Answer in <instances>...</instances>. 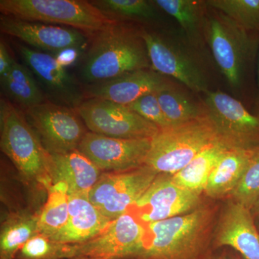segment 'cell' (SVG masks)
<instances>
[{"mask_svg":"<svg viewBox=\"0 0 259 259\" xmlns=\"http://www.w3.org/2000/svg\"><path fill=\"white\" fill-rule=\"evenodd\" d=\"M39 212L20 209L8 213L1 224L0 259H15L22 247L39 233Z\"/></svg>","mask_w":259,"mask_h":259,"instance_id":"7402d4cb","label":"cell"},{"mask_svg":"<svg viewBox=\"0 0 259 259\" xmlns=\"http://www.w3.org/2000/svg\"><path fill=\"white\" fill-rule=\"evenodd\" d=\"M258 69H257V79H258V101H257V107H258V112L257 115H259V49L258 54Z\"/></svg>","mask_w":259,"mask_h":259,"instance_id":"8d00e7d4","label":"cell"},{"mask_svg":"<svg viewBox=\"0 0 259 259\" xmlns=\"http://www.w3.org/2000/svg\"><path fill=\"white\" fill-rule=\"evenodd\" d=\"M146 232V225L131 213H125L90 241L74 245L75 257L120 259L133 256L141 250Z\"/></svg>","mask_w":259,"mask_h":259,"instance_id":"7c38bea8","label":"cell"},{"mask_svg":"<svg viewBox=\"0 0 259 259\" xmlns=\"http://www.w3.org/2000/svg\"><path fill=\"white\" fill-rule=\"evenodd\" d=\"M14 61L10 56L5 42L2 40L0 42V77L9 72Z\"/></svg>","mask_w":259,"mask_h":259,"instance_id":"d6a6232c","label":"cell"},{"mask_svg":"<svg viewBox=\"0 0 259 259\" xmlns=\"http://www.w3.org/2000/svg\"><path fill=\"white\" fill-rule=\"evenodd\" d=\"M229 259H245L241 256L239 253H234V252H229Z\"/></svg>","mask_w":259,"mask_h":259,"instance_id":"74e56055","label":"cell"},{"mask_svg":"<svg viewBox=\"0 0 259 259\" xmlns=\"http://www.w3.org/2000/svg\"><path fill=\"white\" fill-rule=\"evenodd\" d=\"M216 250L231 248L245 259H259V231L250 209L231 199L221 205L214 231Z\"/></svg>","mask_w":259,"mask_h":259,"instance_id":"9a60e30c","label":"cell"},{"mask_svg":"<svg viewBox=\"0 0 259 259\" xmlns=\"http://www.w3.org/2000/svg\"><path fill=\"white\" fill-rule=\"evenodd\" d=\"M29 123L50 154L78 149L88 132L76 108L46 101L25 110Z\"/></svg>","mask_w":259,"mask_h":259,"instance_id":"ba28073f","label":"cell"},{"mask_svg":"<svg viewBox=\"0 0 259 259\" xmlns=\"http://www.w3.org/2000/svg\"><path fill=\"white\" fill-rule=\"evenodd\" d=\"M204 194L182 188L173 175L158 174L148 190L127 212L144 224L182 215L198 208L207 200Z\"/></svg>","mask_w":259,"mask_h":259,"instance_id":"8fae6325","label":"cell"},{"mask_svg":"<svg viewBox=\"0 0 259 259\" xmlns=\"http://www.w3.org/2000/svg\"><path fill=\"white\" fill-rule=\"evenodd\" d=\"M18 50L26 66L55 99L56 104L76 108L86 99L84 91L55 56L23 45H19Z\"/></svg>","mask_w":259,"mask_h":259,"instance_id":"e0dca14e","label":"cell"},{"mask_svg":"<svg viewBox=\"0 0 259 259\" xmlns=\"http://www.w3.org/2000/svg\"><path fill=\"white\" fill-rule=\"evenodd\" d=\"M74 257V245L59 243L39 233L22 247L15 259H71Z\"/></svg>","mask_w":259,"mask_h":259,"instance_id":"83f0119b","label":"cell"},{"mask_svg":"<svg viewBox=\"0 0 259 259\" xmlns=\"http://www.w3.org/2000/svg\"><path fill=\"white\" fill-rule=\"evenodd\" d=\"M151 66L141 32L116 22L93 35L81 68L83 79L91 84L117 79Z\"/></svg>","mask_w":259,"mask_h":259,"instance_id":"7a4b0ae2","label":"cell"},{"mask_svg":"<svg viewBox=\"0 0 259 259\" xmlns=\"http://www.w3.org/2000/svg\"><path fill=\"white\" fill-rule=\"evenodd\" d=\"M250 212H251L255 223H256V224H258L259 223V199L258 202L253 206V208L250 209Z\"/></svg>","mask_w":259,"mask_h":259,"instance_id":"d590c367","label":"cell"},{"mask_svg":"<svg viewBox=\"0 0 259 259\" xmlns=\"http://www.w3.org/2000/svg\"><path fill=\"white\" fill-rule=\"evenodd\" d=\"M80 49L70 48L56 53V59L64 67L74 64L79 56Z\"/></svg>","mask_w":259,"mask_h":259,"instance_id":"836d02e7","label":"cell"},{"mask_svg":"<svg viewBox=\"0 0 259 259\" xmlns=\"http://www.w3.org/2000/svg\"><path fill=\"white\" fill-rule=\"evenodd\" d=\"M71 259H102V258H90V257H85V256H76V257H74V258H72Z\"/></svg>","mask_w":259,"mask_h":259,"instance_id":"f35d334b","label":"cell"},{"mask_svg":"<svg viewBox=\"0 0 259 259\" xmlns=\"http://www.w3.org/2000/svg\"><path fill=\"white\" fill-rule=\"evenodd\" d=\"M3 90L24 111L45 101L31 70L14 61L9 72L0 77Z\"/></svg>","mask_w":259,"mask_h":259,"instance_id":"cb8c5ba5","label":"cell"},{"mask_svg":"<svg viewBox=\"0 0 259 259\" xmlns=\"http://www.w3.org/2000/svg\"><path fill=\"white\" fill-rule=\"evenodd\" d=\"M87 128L94 134L120 139H153L159 127L126 105L100 99H85L76 107Z\"/></svg>","mask_w":259,"mask_h":259,"instance_id":"30bf717a","label":"cell"},{"mask_svg":"<svg viewBox=\"0 0 259 259\" xmlns=\"http://www.w3.org/2000/svg\"><path fill=\"white\" fill-rule=\"evenodd\" d=\"M153 3L167 14L176 19L188 35H195L199 22V10L197 2L192 0H156Z\"/></svg>","mask_w":259,"mask_h":259,"instance_id":"f546056e","label":"cell"},{"mask_svg":"<svg viewBox=\"0 0 259 259\" xmlns=\"http://www.w3.org/2000/svg\"><path fill=\"white\" fill-rule=\"evenodd\" d=\"M127 106L146 120L158 126L160 129L171 126L163 114L156 93L148 94L140 97Z\"/></svg>","mask_w":259,"mask_h":259,"instance_id":"1f68e13d","label":"cell"},{"mask_svg":"<svg viewBox=\"0 0 259 259\" xmlns=\"http://www.w3.org/2000/svg\"><path fill=\"white\" fill-rule=\"evenodd\" d=\"M257 228H258V230L259 231V223H258V224H257Z\"/></svg>","mask_w":259,"mask_h":259,"instance_id":"ab89813d","label":"cell"},{"mask_svg":"<svg viewBox=\"0 0 259 259\" xmlns=\"http://www.w3.org/2000/svg\"><path fill=\"white\" fill-rule=\"evenodd\" d=\"M1 150L13 162L27 185L48 192L53 185L49 153L35 131L11 102L1 100Z\"/></svg>","mask_w":259,"mask_h":259,"instance_id":"3957f363","label":"cell"},{"mask_svg":"<svg viewBox=\"0 0 259 259\" xmlns=\"http://www.w3.org/2000/svg\"><path fill=\"white\" fill-rule=\"evenodd\" d=\"M158 174L144 165L127 171L102 172L88 197L110 221L127 212Z\"/></svg>","mask_w":259,"mask_h":259,"instance_id":"9c48e42d","label":"cell"},{"mask_svg":"<svg viewBox=\"0 0 259 259\" xmlns=\"http://www.w3.org/2000/svg\"><path fill=\"white\" fill-rule=\"evenodd\" d=\"M227 150L218 142L210 145L201 151L187 166L174 175V181L182 188L204 194L209 176Z\"/></svg>","mask_w":259,"mask_h":259,"instance_id":"603a6c76","label":"cell"},{"mask_svg":"<svg viewBox=\"0 0 259 259\" xmlns=\"http://www.w3.org/2000/svg\"><path fill=\"white\" fill-rule=\"evenodd\" d=\"M120 259H133V258H120Z\"/></svg>","mask_w":259,"mask_h":259,"instance_id":"60d3db41","label":"cell"},{"mask_svg":"<svg viewBox=\"0 0 259 259\" xmlns=\"http://www.w3.org/2000/svg\"><path fill=\"white\" fill-rule=\"evenodd\" d=\"M110 222L92 203L88 196H69L67 223L51 238L65 244H81L97 236Z\"/></svg>","mask_w":259,"mask_h":259,"instance_id":"ffe728a7","label":"cell"},{"mask_svg":"<svg viewBox=\"0 0 259 259\" xmlns=\"http://www.w3.org/2000/svg\"><path fill=\"white\" fill-rule=\"evenodd\" d=\"M151 140L114 139L88 131L78 149L102 172L127 171L145 165Z\"/></svg>","mask_w":259,"mask_h":259,"instance_id":"4fadbf2b","label":"cell"},{"mask_svg":"<svg viewBox=\"0 0 259 259\" xmlns=\"http://www.w3.org/2000/svg\"><path fill=\"white\" fill-rule=\"evenodd\" d=\"M259 155V148L228 149L214 167L204 191L212 200L229 198L250 163Z\"/></svg>","mask_w":259,"mask_h":259,"instance_id":"44dd1931","label":"cell"},{"mask_svg":"<svg viewBox=\"0 0 259 259\" xmlns=\"http://www.w3.org/2000/svg\"><path fill=\"white\" fill-rule=\"evenodd\" d=\"M216 11L205 22L207 42L221 72L230 84L238 88L259 42L234 20Z\"/></svg>","mask_w":259,"mask_h":259,"instance_id":"8992f818","label":"cell"},{"mask_svg":"<svg viewBox=\"0 0 259 259\" xmlns=\"http://www.w3.org/2000/svg\"><path fill=\"white\" fill-rule=\"evenodd\" d=\"M203 109L218 142L227 149L259 148V115L248 111L241 102L223 92L207 91Z\"/></svg>","mask_w":259,"mask_h":259,"instance_id":"52a82bcc","label":"cell"},{"mask_svg":"<svg viewBox=\"0 0 259 259\" xmlns=\"http://www.w3.org/2000/svg\"><path fill=\"white\" fill-rule=\"evenodd\" d=\"M218 250H219L214 253L210 259H229V251L226 248H221L220 251Z\"/></svg>","mask_w":259,"mask_h":259,"instance_id":"e575fe53","label":"cell"},{"mask_svg":"<svg viewBox=\"0 0 259 259\" xmlns=\"http://www.w3.org/2000/svg\"><path fill=\"white\" fill-rule=\"evenodd\" d=\"M217 142L214 126L204 112L194 120L160 129L151 140L145 165L158 174L174 175Z\"/></svg>","mask_w":259,"mask_h":259,"instance_id":"277c9868","label":"cell"},{"mask_svg":"<svg viewBox=\"0 0 259 259\" xmlns=\"http://www.w3.org/2000/svg\"><path fill=\"white\" fill-rule=\"evenodd\" d=\"M229 199L248 209L259 199V155L250 163Z\"/></svg>","mask_w":259,"mask_h":259,"instance_id":"4dcf8cb0","label":"cell"},{"mask_svg":"<svg viewBox=\"0 0 259 259\" xmlns=\"http://www.w3.org/2000/svg\"><path fill=\"white\" fill-rule=\"evenodd\" d=\"M0 11L21 20L76 29L91 36L117 22L84 0H1Z\"/></svg>","mask_w":259,"mask_h":259,"instance_id":"5b68a950","label":"cell"},{"mask_svg":"<svg viewBox=\"0 0 259 259\" xmlns=\"http://www.w3.org/2000/svg\"><path fill=\"white\" fill-rule=\"evenodd\" d=\"M153 71L178 80L195 93L208 91L202 71L180 46L154 32H141Z\"/></svg>","mask_w":259,"mask_h":259,"instance_id":"5bb4252c","label":"cell"},{"mask_svg":"<svg viewBox=\"0 0 259 259\" xmlns=\"http://www.w3.org/2000/svg\"><path fill=\"white\" fill-rule=\"evenodd\" d=\"M53 184L63 182L69 196H88L102 172L79 149L62 154L49 153Z\"/></svg>","mask_w":259,"mask_h":259,"instance_id":"d6986e66","label":"cell"},{"mask_svg":"<svg viewBox=\"0 0 259 259\" xmlns=\"http://www.w3.org/2000/svg\"><path fill=\"white\" fill-rule=\"evenodd\" d=\"M69 202L67 186L63 182L53 184L39 212V233L52 238L64 228L69 218Z\"/></svg>","mask_w":259,"mask_h":259,"instance_id":"d4e9b609","label":"cell"},{"mask_svg":"<svg viewBox=\"0 0 259 259\" xmlns=\"http://www.w3.org/2000/svg\"><path fill=\"white\" fill-rule=\"evenodd\" d=\"M158 102L170 125L185 123L203 115V107L196 105L176 89L165 83L156 92Z\"/></svg>","mask_w":259,"mask_h":259,"instance_id":"484cf974","label":"cell"},{"mask_svg":"<svg viewBox=\"0 0 259 259\" xmlns=\"http://www.w3.org/2000/svg\"><path fill=\"white\" fill-rule=\"evenodd\" d=\"M0 30L3 33L17 37L30 47L54 54L70 48L80 50L85 47L91 35L76 29L28 21L2 15Z\"/></svg>","mask_w":259,"mask_h":259,"instance_id":"2e32d148","label":"cell"},{"mask_svg":"<svg viewBox=\"0 0 259 259\" xmlns=\"http://www.w3.org/2000/svg\"><path fill=\"white\" fill-rule=\"evenodd\" d=\"M221 201L207 199L192 212L146 225L141 250L133 259H210Z\"/></svg>","mask_w":259,"mask_h":259,"instance_id":"6da1fadb","label":"cell"},{"mask_svg":"<svg viewBox=\"0 0 259 259\" xmlns=\"http://www.w3.org/2000/svg\"><path fill=\"white\" fill-rule=\"evenodd\" d=\"M165 83L161 74L156 71L139 70L117 79L89 85L84 90L85 97L107 100L127 106L140 97L156 93Z\"/></svg>","mask_w":259,"mask_h":259,"instance_id":"ac0fdd59","label":"cell"},{"mask_svg":"<svg viewBox=\"0 0 259 259\" xmlns=\"http://www.w3.org/2000/svg\"><path fill=\"white\" fill-rule=\"evenodd\" d=\"M92 3L111 18L117 16L151 19L156 16L153 5L145 0H98Z\"/></svg>","mask_w":259,"mask_h":259,"instance_id":"f1b7e54d","label":"cell"},{"mask_svg":"<svg viewBox=\"0 0 259 259\" xmlns=\"http://www.w3.org/2000/svg\"><path fill=\"white\" fill-rule=\"evenodd\" d=\"M206 4L229 17L250 33L259 34V0H209Z\"/></svg>","mask_w":259,"mask_h":259,"instance_id":"4316f807","label":"cell"}]
</instances>
